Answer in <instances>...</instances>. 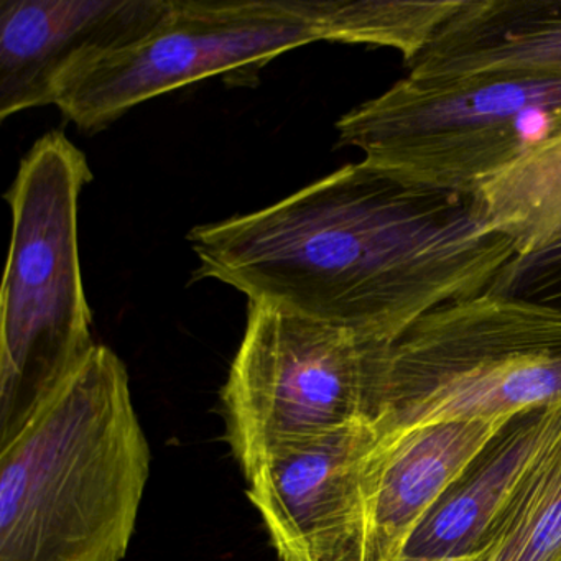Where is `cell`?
Segmentation results:
<instances>
[{"instance_id": "1", "label": "cell", "mask_w": 561, "mask_h": 561, "mask_svg": "<svg viewBox=\"0 0 561 561\" xmlns=\"http://www.w3.org/2000/svg\"><path fill=\"white\" fill-rule=\"evenodd\" d=\"M188 242L199 278L379 344L488 290L517 257L471 196L410 188L363 160Z\"/></svg>"}, {"instance_id": "2", "label": "cell", "mask_w": 561, "mask_h": 561, "mask_svg": "<svg viewBox=\"0 0 561 561\" xmlns=\"http://www.w3.org/2000/svg\"><path fill=\"white\" fill-rule=\"evenodd\" d=\"M150 474L126 364L96 344L0 443V561H121Z\"/></svg>"}, {"instance_id": "3", "label": "cell", "mask_w": 561, "mask_h": 561, "mask_svg": "<svg viewBox=\"0 0 561 561\" xmlns=\"http://www.w3.org/2000/svg\"><path fill=\"white\" fill-rule=\"evenodd\" d=\"M561 403V308L485 290L430 311L374 357L377 439Z\"/></svg>"}, {"instance_id": "4", "label": "cell", "mask_w": 561, "mask_h": 561, "mask_svg": "<svg viewBox=\"0 0 561 561\" xmlns=\"http://www.w3.org/2000/svg\"><path fill=\"white\" fill-rule=\"evenodd\" d=\"M91 180L84 153L54 130L22 159L5 193L12 234L0 300V443L96 347L78 242Z\"/></svg>"}, {"instance_id": "5", "label": "cell", "mask_w": 561, "mask_h": 561, "mask_svg": "<svg viewBox=\"0 0 561 561\" xmlns=\"http://www.w3.org/2000/svg\"><path fill=\"white\" fill-rule=\"evenodd\" d=\"M561 129V73L405 77L336 123L340 146L366 165L430 192L472 196L492 175Z\"/></svg>"}, {"instance_id": "6", "label": "cell", "mask_w": 561, "mask_h": 561, "mask_svg": "<svg viewBox=\"0 0 561 561\" xmlns=\"http://www.w3.org/2000/svg\"><path fill=\"white\" fill-rule=\"evenodd\" d=\"M314 42L323 41L310 0H170L152 32L81 68L55 106L96 134L133 107L198 81L251 87L265 65Z\"/></svg>"}, {"instance_id": "7", "label": "cell", "mask_w": 561, "mask_h": 561, "mask_svg": "<svg viewBox=\"0 0 561 561\" xmlns=\"http://www.w3.org/2000/svg\"><path fill=\"white\" fill-rule=\"evenodd\" d=\"M377 346L346 328L249 304L221 393L229 446L244 476L278 449L369 423Z\"/></svg>"}, {"instance_id": "8", "label": "cell", "mask_w": 561, "mask_h": 561, "mask_svg": "<svg viewBox=\"0 0 561 561\" xmlns=\"http://www.w3.org/2000/svg\"><path fill=\"white\" fill-rule=\"evenodd\" d=\"M377 435L356 423L262 459L248 495L282 561H354L360 479Z\"/></svg>"}, {"instance_id": "9", "label": "cell", "mask_w": 561, "mask_h": 561, "mask_svg": "<svg viewBox=\"0 0 561 561\" xmlns=\"http://www.w3.org/2000/svg\"><path fill=\"white\" fill-rule=\"evenodd\" d=\"M170 0H0V119L55 106L88 65L142 41Z\"/></svg>"}, {"instance_id": "10", "label": "cell", "mask_w": 561, "mask_h": 561, "mask_svg": "<svg viewBox=\"0 0 561 561\" xmlns=\"http://www.w3.org/2000/svg\"><path fill=\"white\" fill-rule=\"evenodd\" d=\"M507 422L453 420L377 439L360 479L354 561L402 558L426 515Z\"/></svg>"}, {"instance_id": "11", "label": "cell", "mask_w": 561, "mask_h": 561, "mask_svg": "<svg viewBox=\"0 0 561 561\" xmlns=\"http://www.w3.org/2000/svg\"><path fill=\"white\" fill-rule=\"evenodd\" d=\"M561 425L560 405L508 419L410 538L405 557H476L538 453Z\"/></svg>"}, {"instance_id": "12", "label": "cell", "mask_w": 561, "mask_h": 561, "mask_svg": "<svg viewBox=\"0 0 561 561\" xmlns=\"http://www.w3.org/2000/svg\"><path fill=\"white\" fill-rule=\"evenodd\" d=\"M405 67L412 80L561 73V0H465Z\"/></svg>"}, {"instance_id": "13", "label": "cell", "mask_w": 561, "mask_h": 561, "mask_svg": "<svg viewBox=\"0 0 561 561\" xmlns=\"http://www.w3.org/2000/svg\"><path fill=\"white\" fill-rule=\"evenodd\" d=\"M476 211L517 257L561 241V129L485 180L471 196Z\"/></svg>"}, {"instance_id": "14", "label": "cell", "mask_w": 561, "mask_h": 561, "mask_svg": "<svg viewBox=\"0 0 561 561\" xmlns=\"http://www.w3.org/2000/svg\"><path fill=\"white\" fill-rule=\"evenodd\" d=\"M561 551V425L472 561H551Z\"/></svg>"}, {"instance_id": "15", "label": "cell", "mask_w": 561, "mask_h": 561, "mask_svg": "<svg viewBox=\"0 0 561 561\" xmlns=\"http://www.w3.org/2000/svg\"><path fill=\"white\" fill-rule=\"evenodd\" d=\"M465 0H310L321 41L392 48L412 64Z\"/></svg>"}, {"instance_id": "16", "label": "cell", "mask_w": 561, "mask_h": 561, "mask_svg": "<svg viewBox=\"0 0 561 561\" xmlns=\"http://www.w3.org/2000/svg\"><path fill=\"white\" fill-rule=\"evenodd\" d=\"M489 290L561 308V241L508 262Z\"/></svg>"}, {"instance_id": "17", "label": "cell", "mask_w": 561, "mask_h": 561, "mask_svg": "<svg viewBox=\"0 0 561 561\" xmlns=\"http://www.w3.org/2000/svg\"><path fill=\"white\" fill-rule=\"evenodd\" d=\"M474 560V557H468V558H438V560H428V558H412V557H405L403 554L402 558H399V560L396 561H472Z\"/></svg>"}, {"instance_id": "18", "label": "cell", "mask_w": 561, "mask_h": 561, "mask_svg": "<svg viewBox=\"0 0 561 561\" xmlns=\"http://www.w3.org/2000/svg\"><path fill=\"white\" fill-rule=\"evenodd\" d=\"M551 561H561V551L557 554V557L553 558Z\"/></svg>"}]
</instances>
